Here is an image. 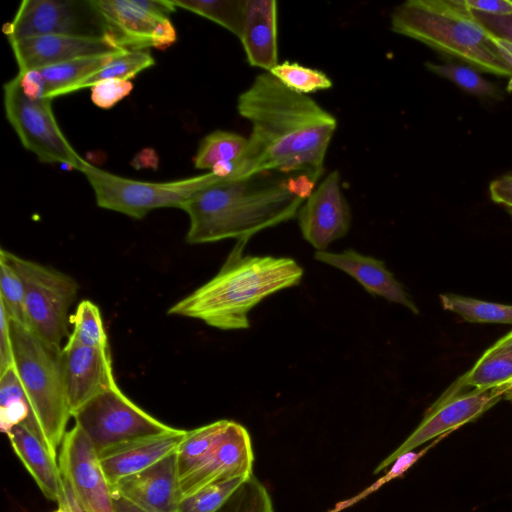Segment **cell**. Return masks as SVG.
<instances>
[{
    "label": "cell",
    "instance_id": "obj_44",
    "mask_svg": "<svg viewBox=\"0 0 512 512\" xmlns=\"http://www.w3.org/2000/svg\"><path fill=\"white\" fill-rule=\"evenodd\" d=\"M63 477V476H62ZM63 494L71 512H84L76 499L69 482L63 477Z\"/></svg>",
    "mask_w": 512,
    "mask_h": 512
},
{
    "label": "cell",
    "instance_id": "obj_14",
    "mask_svg": "<svg viewBox=\"0 0 512 512\" xmlns=\"http://www.w3.org/2000/svg\"><path fill=\"white\" fill-rule=\"evenodd\" d=\"M253 461L248 431L241 424L230 421L209 454L179 479V501L208 485L249 477L252 475Z\"/></svg>",
    "mask_w": 512,
    "mask_h": 512
},
{
    "label": "cell",
    "instance_id": "obj_1",
    "mask_svg": "<svg viewBox=\"0 0 512 512\" xmlns=\"http://www.w3.org/2000/svg\"><path fill=\"white\" fill-rule=\"evenodd\" d=\"M237 110L252 129L234 177L279 172L320 179L337 127L333 114L308 95L288 89L270 72L257 75L239 95Z\"/></svg>",
    "mask_w": 512,
    "mask_h": 512
},
{
    "label": "cell",
    "instance_id": "obj_2",
    "mask_svg": "<svg viewBox=\"0 0 512 512\" xmlns=\"http://www.w3.org/2000/svg\"><path fill=\"white\" fill-rule=\"evenodd\" d=\"M297 174L259 172L225 178L185 202L189 216L186 242L249 240L254 234L294 218L304 199L293 190Z\"/></svg>",
    "mask_w": 512,
    "mask_h": 512
},
{
    "label": "cell",
    "instance_id": "obj_10",
    "mask_svg": "<svg viewBox=\"0 0 512 512\" xmlns=\"http://www.w3.org/2000/svg\"><path fill=\"white\" fill-rule=\"evenodd\" d=\"M2 30L9 41L43 35L105 36L92 0H24Z\"/></svg>",
    "mask_w": 512,
    "mask_h": 512
},
{
    "label": "cell",
    "instance_id": "obj_27",
    "mask_svg": "<svg viewBox=\"0 0 512 512\" xmlns=\"http://www.w3.org/2000/svg\"><path fill=\"white\" fill-rule=\"evenodd\" d=\"M231 420H218L188 431L176 452L179 479L196 467L219 441Z\"/></svg>",
    "mask_w": 512,
    "mask_h": 512
},
{
    "label": "cell",
    "instance_id": "obj_34",
    "mask_svg": "<svg viewBox=\"0 0 512 512\" xmlns=\"http://www.w3.org/2000/svg\"><path fill=\"white\" fill-rule=\"evenodd\" d=\"M0 304L4 306L11 320L31 328L22 281L3 257H0Z\"/></svg>",
    "mask_w": 512,
    "mask_h": 512
},
{
    "label": "cell",
    "instance_id": "obj_48",
    "mask_svg": "<svg viewBox=\"0 0 512 512\" xmlns=\"http://www.w3.org/2000/svg\"><path fill=\"white\" fill-rule=\"evenodd\" d=\"M502 396L512 404V384L504 388Z\"/></svg>",
    "mask_w": 512,
    "mask_h": 512
},
{
    "label": "cell",
    "instance_id": "obj_20",
    "mask_svg": "<svg viewBox=\"0 0 512 512\" xmlns=\"http://www.w3.org/2000/svg\"><path fill=\"white\" fill-rule=\"evenodd\" d=\"M187 433V430L173 428L166 433L131 443L100 456V463L110 486L175 454Z\"/></svg>",
    "mask_w": 512,
    "mask_h": 512
},
{
    "label": "cell",
    "instance_id": "obj_33",
    "mask_svg": "<svg viewBox=\"0 0 512 512\" xmlns=\"http://www.w3.org/2000/svg\"><path fill=\"white\" fill-rule=\"evenodd\" d=\"M426 68L432 73L453 82L462 90L479 97H498L499 91L495 85L477 72V69L456 63H426Z\"/></svg>",
    "mask_w": 512,
    "mask_h": 512
},
{
    "label": "cell",
    "instance_id": "obj_43",
    "mask_svg": "<svg viewBox=\"0 0 512 512\" xmlns=\"http://www.w3.org/2000/svg\"><path fill=\"white\" fill-rule=\"evenodd\" d=\"M491 199L509 212L512 217V175L495 179L489 186Z\"/></svg>",
    "mask_w": 512,
    "mask_h": 512
},
{
    "label": "cell",
    "instance_id": "obj_6",
    "mask_svg": "<svg viewBox=\"0 0 512 512\" xmlns=\"http://www.w3.org/2000/svg\"><path fill=\"white\" fill-rule=\"evenodd\" d=\"M99 207L141 219L159 208H181L197 193L225 178L209 172L167 182L124 178L89 164L82 172Z\"/></svg>",
    "mask_w": 512,
    "mask_h": 512
},
{
    "label": "cell",
    "instance_id": "obj_5",
    "mask_svg": "<svg viewBox=\"0 0 512 512\" xmlns=\"http://www.w3.org/2000/svg\"><path fill=\"white\" fill-rule=\"evenodd\" d=\"M15 369L31 407L27 427L57 458L72 416L62 348L45 343L31 328L11 320Z\"/></svg>",
    "mask_w": 512,
    "mask_h": 512
},
{
    "label": "cell",
    "instance_id": "obj_40",
    "mask_svg": "<svg viewBox=\"0 0 512 512\" xmlns=\"http://www.w3.org/2000/svg\"><path fill=\"white\" fill-rule=\"evenodd\" d=\"M14 366L11 319L4 306L0 304V375Z\"/></svg>",
    "mask_w": 512,
    "mask_h": 512
},
{
    "label": "cell",
    "instance_id": "obj_35",
    "mask_svg": "<svg viewBox=\"0 0 512 512\" xmlns=\"http://www.w3.org/2000/svg\"><path fill=\"white\" fill-rule=\"evenodd\" d=\"M245 479L236 478L208 485L181 499L177 512H217Z\"/></svg>",
    "mask_w": 512,
    "mask_h": 512
},
{
    "label": "cell",
    "instance_id": "obj_22",
    "mask_svg": "<svg viewBox=\"0 0 512 512\" xmlns=\"http://www.w3.org/2000/svg\"><path fill=\"white\" fill-rule=\"evenodd\" d=\"M13 451L46 498L58 502L63 495V477L46 444L25 425L12 428L7 436Z\"/></svg>",
    "mask_w": 512,
    "mask_h": 512
},
{
    "label": "cell",
    "instance_id": "obj_24",
    "mask_svg": "<svg viewBox=\"0 0 512 512\" xmlns=\"http://www.w3.org/2000/svg\"><path fill=\"white\" fill-rule=\"evenodd\" d=\"M121 53L77 58L39 69L45 79V98L52 100L74 92L79 83L101 70Z\"/></svg>",
    "mask_w": 512,
    "mask_h": 512
},
{
    "label": "cell",
    "instance_id": "obj_18",
    "mask_svg": "<svg viewBox=\"0 0 512 512\" xmlns=\"http://www.w3.org/2000/svg\"><path fill=\"white\" fill-rule=\"evenodd\" d=\"M179 473L176 453L111 486L119 496L145 512H177Z\"/></svg>",
    "mask_w": 512,
    "mask_h": 512
},
{
    "label": "cell",
    "instance_id": "obj_19",
    "mask_svg": "<svg viewBox=\"0 0 512 512\" xmlns=\"http://www.w3.org/2000/svg\"><path fill=\"white\" fill-rule=\"evenodd\" d=\"M314 258L345 272L360 283L368 293L400 304L415 314L419 313L410 295L382 260L360 254L353 249H346L340 253L316 251Z\"/></svg>",
    "mask_w": 512,
    "mask_h": 512
},
{
    "label": "cell",
    "instance_id": "obj_17",
    "mask_svg": "<svg viewBox=\"0 0 512 512\" xmlns=\"http://www.w3.org/2000/svg\"><path fill=\"white\" fill-rule=\"evenodd\" d=\"M72 416L89 400L115 383L109 347L84 346L71 337L62 347Z\"/></svg>",
    "mask_w": 512,
    "mask_h": 512
},
{
    "label": "cell",
    "instance_id": "obj_28",
    "mask_svg": "<svg viewBox=\"0 0 512 512\" xmlns=\"http://www.w3.org/2000/svg\"><path fill=\"white\" fill-rule=\"evenodd\" d=\"M444 310L471 323L512 324V305L493 303L455 294H441Z\"/></svg>",
    "mask_w": 512,
    "mask_h": 512
},
{
    "label": "cell",
    "instance_id": "obj_8",
    "mask_svg": "<svg viewBox=\"0 0 512 512\" xmlns=\"http://www.w3.org/2000/svg\"><path fill=\"white\" fill-rule=\"evenodd\" d=\"M73 417L99 457L173 429L132 402L116 382L84 404Z\"/></svg>",
    "mask_w": 512,
    "mask_h": 512
},
{
    "label": "cell",
    "instance_id": "obj_46",
    "mask_svg": "<svg viewBox=\"0 0 512 512\" xmlns=\"http://www.w3.org/2000/svg\"><path fill=\"white\" fill-rule=\"evenodd\" d=\"M113 497H114V507H115L116 512H145L122 497H119V496H113Z\"/></svg>",
    "mask_w": 512,
    "mask_h": 512
},
{
    "label": "cell",
    "instance_id": "obj_36",
    "mask_svg": "<svg viewBox=\"0 0 512 512\" xmlns=\"http://www.w3.org/2000/svg\"><path fill=\"white\" fill-rule=\"evenodd\" d=\"M221 512H273L267 489L252 474L234 491L220 508Z\"/></svg>",
    "mask_w": 512,
    "mask_h": 512
},
{
    "label": "cell",
    "instance_id": "obj_30",
    "mask_svg": "<svg viewBox=\"0 0 512 512\" xmlns=\"http://www.w3.org/2000/svg\"><path fill=\"white\" fill-rule=\"evenodd\" d=\"M155 59L147 50H128L114 57L105 67L79 83L74 92L107 79L130 80L153 66Z\"/></svg>",
    "mask_w": 512,
    "mask_h": 512
},
{
    "label": "cell",
    "instance_id": "obj_4",
    "mask_svg": "<svg viewBox=\"0 0 512 512\" xmlns=\"http://www.w3.org/2000/svg\"><path fill=\"white\" fill-rule=\"evenodd\" d=\"M391 29L469 66L512 77L488 32L462 0H409L394 8Z\"/></svg>",
    "mask_w": 512,
    "mask_h": 512
},
{
    "label": "cell",
    "instance_id": "obj_26",
    "mask_svg": "<svg viewBox=\"0 0 512 512\" xmlns=\"http://www.w3.org/2000/svg\"><path fill=\"white\" fill-rule=\"evenodd\" d=\"M30 423L31 407L14 366L0 375V428L8 436L16 425Z\"/></svg>",
    "mask_w": 512,
    "mask_h": 512
},
{
    "label": "cell",
    "instance_id": "obj_25",
    "mask_svg": "<svg viewBox=\"0 0 512 512\" xmlns=\"http://www.w3.org/2000/svg\"><path fill=\"white\" fill-rule=\"evenodd\" d=\"M248 138L240 134L215 130L206 135L199 144L194 156V166L197 169L212 170L220 163H238L248 148Z\"/></svg>",
    "mask_w": 512,
    "mask_h": 512
},
{
    "label": "cell",
    "instance_id": "obj_47",
    "mask_svg": "<svg viewBox=\"0 0 512 512\" xmlns=\"http://www.w3.org/2000/svg\"><path fill=\"white\" fill-rule=\"evenodd\" d=\"M57 503H58V509L53 512H71V510L65 500L64 494L61 496V498L59 499V501Z\"/></svg>",
    "mask_w": 512,
    "mask_h": 512
},
{
    "label": "cell",
    "instance_id": "obj_11",
    "mask_svg": "<svg viewBox=\"0 0 512 512\" xmlns=\"http://www.w3.org/2000/svg\"><path fill=\"white\" fill-rule=\"evenodd\" d=\"M500 387L453 393L446 391L425 413L416 429L374 470L377 474L390 467L401 455L459 427L475 421L503 398Z\"/></svg>",
    "mask_w": 512,
    "mask_h": 512
},
{
    "label": "cell",
    "instance_id": "obj_12",
    "mask_svg": "<svg viewBox=\"0 0 512 512\" xmlns=\"http://www.w3.org/2000/svg\"><path fill=\"white\" fill-rule=\"evenodd\" d=\"M105 24L104 39L123 50L165 49L177 33L170 18L153 14L136 0H92Z\"/></svg>",
    "mask_w": 512,
    "mask_h": 512
},
{
    "label": "cell",
    "instance_id": "obj_7",
    "mask_svg": "<svg viewBox=\"0 0 512 512\" xmlns=\"http://www.w3.org/2000/svg\"><path fill=\"white\" fill-rule=\"evenodd\" d=\"M3 257L18 273L25 293L32 330L49 346L61 349L68 335V311L76 299L79 285L63 272L1 250Z\"/></svg>",
    "mask_w": 512,
    "mask_h": 512
},
{
    "label": "cell",
    "instance_id": "obj_38",
    "mask_svg": "<svg viewBox=\"0 0 512 512\" xmlns=\"http://www.w3.org/2000/svg\"><path fill=\"white\" fill-rule=\"evenodd\" d=\"M91 88V100L100 108L109 109L127 97L133 90L130 80L107 79L94 84Z\"/></svg>",
    "mask_w": 512,
    "mask_h": 512
},
{
    "label": "cell",
    "instance_id": "obj_16",
    "mask_svg": "<svg viewBox=\"0 0 512 512\" xmlns=\"http://www.w3.org/2000/svg\"><path fill=\"white\" fill-rule=\"evenodd\" d=\"M19 73L41 69L83 57L121 53L128 50L110 45L104 38L43 35L9 41Z\"/></svg>",
    "mask_w": 512,
    "mask_h": 512
},
{
    "label": "cell",
    "instance_id": "obj_49",
    "mask_svg": "<svg viewBox=\"0 0 512 512\" xmlns=\"http://www.w3.org/2000/svg\"><path fill=\"white\" fill-rule=\"evenodd\" d=\"M511 384H512V380L510 381V383H509L507 386H509V385H511ZM507 386H506V387H507ZM506 387H505V388H506Z\"/></svg>",
    "mask_w": 512,
    "mask_h": 512
},
{
    "label": "cell",
    "instance_id": "obj_37",
    "mask_svg": "<svg viewBox=\"0 0 512 512\" xmlns=\"http://www.w3.org/2000/svg\"><path fill=\"white\" fill-rule=\"evenodd\" d=\"M447 435H442L433 440L428 446L424 447L419 451H410L407 452L400 457H398L390 466L388 472H386L381 478L375 481L372 485L365 488L363 491L358 493L355 496H352L348 499L337 502L334 507L326 512H341L342 510L349 508L355 505L357 502L369 496L371 493L378 490L385 483L389 481L401 477L409 468H411L421 457H423L430 448L434 447L441 439H443Z\"/></svg>",
    "mask_w": 512,
    "mask_h": 512
},
{
    "label": "cell",
    "instance_id": "obj_3",
    "mask_svg": "<svg viewBox=\"0 0 512 512\" xmlns=\"http://www.w3.org/2000/svg\"><path fill=\"white\" fill-rule=\"evenodd\" d=\"M247 242L238 240L219 272L167 313L221 330L247 329L249 312L257 304L300 283L304 271L294 259L243 255Z\"/></svg>",
    "mask_w": 512,
    "mask_h": 512
},
{
    "label": "cell",
    "instance_id": "obj_9",
    "mask_svg": "<svg viewBox=\"0 0 512 512\" xmlns=\"http://www.w3.org/2000/svg\"><path fill=\"white\" fill-rule=\"evenodd\" d=\"M4 109L8 122L22 145L44 163H58L81 173L90 164L72 147L54 116L51 99H30L18 75L3 86Z\"/></svg>",
    "mask_w": 512,
    "mask_h": 512
},
{
    "label": "cell",
    "instance_id": "obj_45",
    "mask_svg": "<svg viewBox=\"0 0 512 512\" xmlns=\"http://www.w3.org/2000/svg\"><path fill=\"white\" fill-rule=\"evenodd\" d=\"M492 40L497 47L502 59L509 65V67L512 69V44L500 40L497 38L492 37Z\"/></svg>",
    "mask_w": 512,
    "mask_h": 512
},
{
    "label": "cell",
    "instance_id": "obj_13",
    "mask_svg": "<svg viewBox=\"0 0 512 512\" xmlns=\"http://www.w3.org/2000/svg\"><path fill=\"white\" fill-rule=\"evenodd\" d=\"M58 464L84 512H116L99 455L76 424L63 439Z\"/></svg>",
    "mask_w": 512,
    "mask_h": 512
},
{
    "label": "cell",
    "instance_id": "obj_32",
    "mask_svg": "<svg viewBox=\"0 0 512 512\" xmlns=\"http://www.w3.org/2000/svg\"><path fill=\"white\" fill-rule=\"evenodd\" d=\"M73 324L72 333L69 335L78 343L92 348H106L108 339L104 329L100 310L90 300H82L69 317Z\"/></svg>",
    "mask_w": 512,
    "mask_h": 512
},
{
    "label": "cell",
    "instance_id": "obj_29",
    "mask_svg": "<svg viewBox=\"0 0 512 512\" xmlns=\"http://www.w3.org/2000/svg\"><path fill=\"white\" fill-rule=\"evenodd\" d=\"M172 3L215 22L238 38L241 36L246 0H174Z\"/></svg>",
    "mask_w": 512,
    "mask_h": 512
},
{
    "label": "cell",
    "instance_id": "obj_21",
    "mask_svg": "<svg viewBox=\"0 0 512 512\" xmlns=\"http://www.w3.org/2000/svg\"><path fill=\"white\" fill-rule=\"evenodd\" d=\"M278 8L274 0H246L239 37L248 64L270 72L278 64Z\"/></svg>",
    "mask_w": 512,
    "mask_h": 512
},
{
    "label": "cell",
    "instance_id": "obj_42",
    "mask_svg": "<svg viewBox=\"0 0 512 512\" xmlns=\"http://www.w3.org/2000/svg\"><path fill=\"white\" fill-rule=\"evenodd\" d=\"M462 2L470 11L488 15L512 14V1L509 0H462Z\"/></svg>",
    "mask_w": 512,
    "mask_h": 512
},
{
    "label": "cell",
    "instance_id": "obj_23",
    "mask_svg": "<svg viewBox=\"0 0 512 512\" xmlns=\"http://www.w3.org/2000/svg\"><path fill=\"white\" fill-rule=\"evenodd\" d=\"M512 380V331L488 348L450 392L504 388Z\"/></svg>",
    "mask_w": 512,
    "mask_h": 512
},
{
    "label": "cell",
    "instance_id": "obj_39",
    "mask_svg": "<svg viewBox=\"0 0 512 512\" xmlns=\"http://www.w3.org/2000/svg\"><path fill=\"white\" fill-rule=\"evenodd\" d=\"M470 12L490 36L512 44V14L488 15L475 11Z\"/></svg>",
    "mask_w": 512,
    "mask_h": 512
},
{
    "label": "cell",
    "instance_id": "obj_15",
    "mask_svg": "<svg viewBox=\"0 0 512 512\" xmlns=\"http://www.w3.org/2000/svg\"><path fill=\"white\" fill-rule=\"evenodd\" d=\"M303 238L317 251L344 237L351 226L352 215L343 194L340 173H329L305 200L298 213Z\"/></svg>",
    "mask_w": 512,
    "mask_h": 512
},
{
    "label": "cell",
    "instance_id": "obj_31",
    "mask_svg": "<svg viewBox=\"0 0 512 512\" xmlns=\"http://www.w3.org/2000/svg\"><path fill=\"white\" fill-rule=\"evenodd\" d=\"M270 73L288 89L304 95L329 90L333 86L325 72L297 62L278 63Z\"/></svg>",
    "mask_w": 512,
    "mask_h": 512
},
{
    "label": "cell",
    "instance_id": "obj_41",
    "mask_svg": "<svg viewBox=\"0 0 512 512\" xmlns=\"http://www.w3.org/2000/svg\"><path fill=\"white\" fill-rule=\"evenodd\" d=\"M21 88L24 94L30 99L45 98V79L39 69L29 70L23 73L18 72Z\"/></svg>",
    "mask_w": 512,
    "mask_h": 512
}]
</instances>
